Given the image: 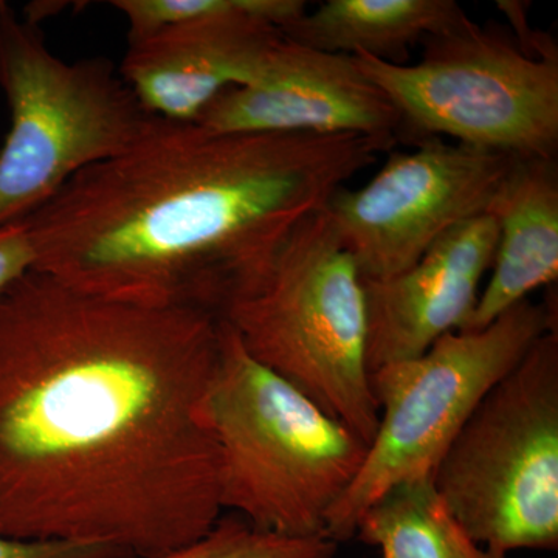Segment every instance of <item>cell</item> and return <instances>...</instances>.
Instances as JSON below:
<instances>
[{
    "label": "cell",
    "mask_w": 558,
    "mask_h": 558,
    "mask_svg": "<svg viewBox=\"0 0 558 558\" xmlns=\"http://www.w3.org/2000/svg\"><path fill=\"white\" fill-rule=\"evenodd\" d=\"M220 319L86 295L31 270L0 296V535L154 557L220 506L205 405Z\"/></svg>",
    "instance_id": "1"
},
{
    "label": "cell",
    "mask_w": 558,
    "mask_h": 558,
    "mask_svg": "<svg viewBox=\"0 0 558 558\" xmlns=\"http://www.w3.org/2000/svg\"><path fill=\"white\" fill-rule=\"evenodd\" d=\"M395 143L218 134L161 120L24 219L33 270L98 299L220 318L293 227Z\"/></svg>",
    "instance_id": "2"
},
{
    "label": "cell",
    "mask_w": 558,
    "mask_h": 558,
    "mask_svg": "<svg viewBox=\"0 0 558 558\" xmlns=\"http://www.w3.org/2000/svg\"><path fill=\"white\" fill-rule=\"evenodd\" d=\"M205 413L219 447L222 510L271 534L326 537L368 444L256 362L222 319Z\"/></svg>",
    "instance_id": "3"
},
{
    "label": "cell",
    "mask_w": 558,
    "mask_h": 558,
    "mask_svg": "<svg viewBox=\"0 0 558 558\" xmlns=\"http://www.w3.org/2000/svg\"><path fill=\"white\" fill-rule=\"evenodd\" d=\"M219 319L256 362L373 440L379 407L366 357L365 288L326 207L293 227L263 277Z\"/></svg>",
    "instance_id": "4"
},
{
    "label": "cell",
    "mask_w": 558,
    "mask_h": 558,
    "mask_svg": "<svg viewBox=\"0 0 558 558\" xmlns=\"http://www.w3.org/2000/svg\"><path fill=\"white\" fill-rule=\"evenodd\" d=\"M0 89L10 130L0 149V229L21 222L81 171L131 149L161 119L108 58L65 62L38 22L0 0Z\"/></svg>",
    "instance_id": "5"
},
{
    "label": "cell",
    "mask_w": 558,
    "mask_h": 558,
    "mask_svg": "<svg viewBox=\"0 0 558 558\" xmlns=\"http://www.w3.org/2000/svg\"><path fill=\"white\" fill-rule=\"evenodd\" d=\"M556 292L526 300L486 328L454 330L417 357L369 374L379 425L357 476L330 510L326 537H355L365 510L392 487L433 476L484 396L532 344L558 328Z\"/></svg>",
    "instance_id": "6"
},
{
    "label": "cell",
    "mask_w": 558,
    "mask_h": 558,
    "mask_svg": "<svg viewBox=\"0 0 558 558\" xmlns=\"http://www.w3.org/2000/svg\"><path fill=\"white\" fill-rule=\"evenodd\" d=\"M432 481L484 548H558V328L484 396Z\"/></svg>",
    "instance_id": "7"
},
{
    "label": "cell",
    "mask_w": 558,
    "mask_h": 558,
    "mask_svg": "<svg viewBox=\"0 0 558 558\" xmlns=\"http://www.w3.org/2000/svg\"><path fill=\"white\" fill-rule=\"evenodd\" d=\"M416 64L352 54L413 142L453 138L513 159H556L558 54L532 57L515 38L472 20L422 40Z\"/></svg>",
    "instance_id": "8"
},
{
    "label": "cell",
    "mask_w": 558,
    "mask_h": 558,
    "mask_svg": "<svg viewBox=\"0 0 558 558\" xmlns=\"http://www.w3.org/2000/svg\"><path fill=\"white\" fill-rule=\"evenodd\" d=\"M513 157L442 138L389 153L362 189L341 186L328 209L360 275L380 281L417 263L447 231L487 211Z\"/></svg>",
    "instance_id": "9"
},
{
    "label": "cell",
    "mask_w": 558,
    "mask_h": 558,
    "mask_svg": "<svg viewBox=\"0 0 558 558\" xmlns=\"http://www.w3.org/2000/svg\"><path fill=\"white\" fill-rule=\"evenodd\" d=\"M303 0H227L216 13L130 40L120 73L154 117L191 124L223 92L258 76Z\"/></svg>",
    "instance_id": "10"
},
{
    "label": "cell",
    "mask_w": 558,
    "mask_h": 558,
    "mask_svg": "<svg viewBox=\"0 0 558 558\" xmlns=\"http://www.w3.org/2000/svg\"><path fill=\"white\" fill-rule=\"evenodd\" d=\"M218 134L399 137L398 110L352 54L311 49L281 36L247 86L219 95L196 121Z\"/></svg>",
    "instance_id": "11"
},
{
    "label": "cell",
    "mask_w": 558,
    "mask_h": 558,
    "mask_svg": "<svg viewBox=\"0 0 558 558\" xmlns=\"http://www.w3.org/2000/svg\"><path fill=\"white\" fill-rule=\"evenodd\" d=\"M497 242V220L483 213L447 231L402 274L363 279L369 373L417 357L440 337L468 326Z\"/></svg>",
    "instance_id": "12"
},
{
    "label": "cell",
    "mask_w": 558,
    "mask_h": 558,
    "mask_svg": "<svg viewBox=\"0 0 558 558\" xmlns=\"http://www.w3.org/2000/svg\"><path fill=\"white\" fill-rule=\"evenodd\" d=\"M498 227L490 277L462 330L486 328L499 315L556 284L558 171L556 159H515L488 205Z\"/></svg>",
    "instance_id": "13"
},
{
    "label": "cell",
    "mask_w": 558,
    "mask_h": 558,
    "mask_svg": "<svg viewBox=\"0 0 558 558\" xmlns=\"http://www.w3.org/2000/svg\"><path fill=\"white\" fill-rule=\"evenodd\" d=\"M468 20L454 0H326L281 33L311 49L341 54L362 51L403 64L411 46Z\"/></svg>",
    "instance_id": "14"
},
{
    "label": "cell",
    "mask_w": 558,
    "mask_h": 558,
    "mask_svg": "<svg viewBox=\"0 0 558 558\" xmlns=\"http://www.w3.org/2000/svg\"><path fill=\"white\" fill-rule=\"evenodd\" d=\"M355 537L380 558H508L484 548L451 515L432 476L392 487L373 502Z\"/></svg>",
    "instance_id": "15"
},
{
    "label": "cell",
    "mask_w": 558,
    "mask_h": 558,
    "mask_svg": "<svg viewBox=\"0 0 558 558\" xmlns=\"http://www.w3.org/2000/svg\"><path fill=\"white\" fill-rule=\"evenodd\" d=\"M339 545L328 537L293 538L252 526L242 517L219 519L189 545L154 557L123 558H336Z\"/></svg>",
    "instance_id": "16"
},
{
    "label": "cell",
    "mask_w": 558,
    "mask_h": 558,
    "mask_svg": "<svg viewBox=\"0 0 558 558\" xmlns=\"http://www.w3.org/2000/svg\"><path fill=\"white\" fill-rule=\"evenodd\" d=\"M130 557L108 545L70 542H25L0 535V558H123Z\"/></svg>",
    "instance_id": "17"
},
{
    "label": "cell",
    "mask_w": 558,
    "mask_h": 558,
    "mask_svg": "<svg viewBox=\"0 0 558 558\" xmlns=\"http://www.w3.org/2000/svg\"><path fill=\"white\" fill-rule=\"evenodd\" d=\"M35 267L31 236L24 220L0 229V296Z\"/></svg>",
    "instance_id": "18"
}]
</instances>
